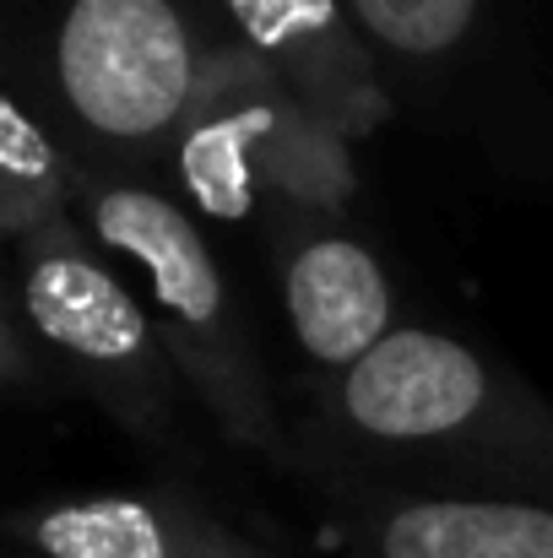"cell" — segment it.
Segmentation results:
<instances>
[{
	"mask_svg": "<svg viewBox=\"0 0 553 558\" xmlns=\"http://www.w3.org/2000/svg\"><path fill=\"white\" fill-rule=\"evenodd\" d=\"M93 228L109 250H120L131 266H142L164 326L175 337V359L201 379L212 407L223 401L228 423L239 434L266 428V396L244 369L233 304L223 288V271L201 239V228L184 217L175 201L153 190H104L93 201Z\"/></svg>",
	"mask_w": 553,
	"mask_h": 558,
	"instance_id": "6da1fadb",
	"label": "cell"
},
{
	"mask_svg": "<svg viewBox=\"0 0 553 558\" xmlns=\"http://www.w3.org/2000/svg\"><path fill=\"white\" fill-rule=\"evenodd\" d=\"M71 114L109 142L169 131L195 87V49L175 0H71L55 38Z\"/></svg>",
	"mask_w": 553,
	"mask_h": 558,
	"instance_id": "7a4b0ae2",
	"label": "cell"
},
{
	"mask_svg": "<svg viewBox=\"0 0 553 558\" xmlns=\"http://www.w3.org/2000/svg\"><path fill=\"white\" fill-rule=\"evenodd\" d=\"M22 299H27L33 331L49 348H60L120 417L147 423L169 401L175 369L158 348L153 320L115 282V271H104L93 255H82L65 233L49 244L38 239L27 250Z\"/></svg>",
	"mask_w": 553,
	"mask_h": 558,
	"instance_id": "3957f363",
	"label": "cell"
},
{
	"mask_svg": "<svg viewBox=\"0 0 553 558\" xmlns=\"http://www.w3.org/2000/svg\"><path fill=\"white\" fill-rule=\"evenodd\" d=\"M489 401L483 359L440 331H390L342 379L348 417L374 439L456 434Z\"/></svg>",
	"mask_w": 553,
	"mask_h": 558,
	"instance_id": "277c9868",
	"label": "cell"
},
{
	"mask_svg": "<svg viewBox=\"0 0 553 558\" xmlns=\"http://www.w3.org/2000/svg\"><path fill=\"white\" fill-rule=\"evenodd\" d=\"M38 558H282L190 499L93 494L22 521Z\"/></svg>",
	"mask_w": 553,
	"mask_h": 558,
	"instance_id": "5b68a950",
	"label": "cell"
},
{
	"mask_svg": "<svg viewBox=\"0 0 553 558\" xmlns=\"http://www.w3.org/2000/svg\"><path fill=\"white\" fill-rule=\"evenodd\" d=\"M288 326L321 364L353 369L390 337V288L364 244L315 239L288 266Z\"/></svg>",
	"mask_w": 553,
	"mask_h": 558,
	"instance_id": "8992f818",
	"label": "cell"
},
{
	"mask_svg": "<svg viewBox=\"0 0 553 558\" xmlns=\"http://www.w3.org/2000/svg\"><path fill=\"white\" fill-rule=\"evenodd\" d=\"M374 558H553V510L527 499H423L380 521Z\"/></svg>",
	"mask_w": 553,
	"mask_h": 558,
	"instance_id": "52a82bcc",
	"label": "cell"
},
{
	"mask_svg": "<svg viewBox=\"0 0 553 558\" xmlns=\"http://www.w3.org/2000/svg\"><path fill=\"white\" fill-rule=\"evenodd\" d=\"M0 180H5V228L44 233V211L55 217L60 206L55 153L16 98H0Z\"/></svg>",
	"mask_w": 553,
	"mask_h": 558,
	"instance_id": "ba28073f",
	"label": "cell"
},
{
	"mask_svg": "<svg viewBox=\"0 0 553 558\" xmlns=\"http://www.w3.org/2000/svg\"><path fill=\"white\" fill-rule=\"evenodd\" d=\"M348 5L396 54H445L478 22V0H348Z\"/></svg>",
	"mask_w": 553,
	"mask_h": 558,
	"instance_id": "9c48e42d",
	"label": "cell"
}]
</instances>
